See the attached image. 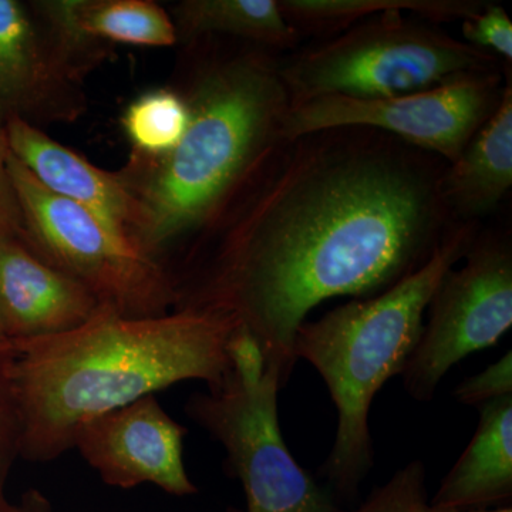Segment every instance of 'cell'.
Segmentation results:
<instances>
[{"mask_svg": "<svg viewBox=\"0 0 512 512\" xmlns=\"http://www.w3.org/2000/svg\"><path fill=\"white\" fill-rule=\"evenodd\" d=\"M224 384L188 400V416L220 441L232 474L241 481L247 512H336L328 488L313 480L286 447L279 426L281 376L266 366L247 329L238 326L228 345Z\"/></svg>", "mask_w": 512, "mask_h": 512, "instance_id": "obj_6", "label": "cell"}, {"mask_svg": "<svg viewBox=\"0 0 512 512\" xmlns=\"http://www.w3.org/2000/svg\"><path fill=\"white\" fill-rule=\"evenodd\" d=\"M439 160L370 128L286 141L211 232L210 252L177 282L175 309L237 320L286 386L309 312L339 296L387 291L456 225L441 198Z\"/></svg>", "mask_w": 512, "mask_h": 512, "instance_id": "obj_1", "label": "cell"}, {"mask_svg": "<svg viewBox=\"0 0 512 512\" xmlns=\"http://www.w3.org/2000/svg\"><path fill=\"white\" fill-rule=\"evenodd\" d=\"M298 35H338L373 15L402 10L426 22L473 18L488 5L483 0H278Z\"/></svg>", "mask_w": 512, "mask_h": 512, "instance_id": "obj_18", "label": "cell"}, {"mask_svg": "<svg viewBox=\"0 0 512 512\" xmlns=\"http://www.w3.org/2000/svg\"><path fill=\"white\" fill-rule=\"evenodd\" d=\"M100 305L89 288L28 245L0 242V326L9 343L79 328Z\"/></svg>", "mask_w": 512, "mask_h": 512, "instance_id": "obj_12", "label": "cell"}, {"mask_svg": "<svg viewBox=\"0 0 512 512\" xmlns=\"http://www.w3.org/2000/svg\"><path fill=\"white\" fill-rule=\"evenodd\" d=\"M477 238L474 222L454 225L429 261L392 288L353 299L296 330V360L311 363L338 412L332 450L320 467L336 494L352 498L375 461L369 414L377 392L402 375L424 328V315L443 276Z\"/></svg>", "mask_w": 512, "mask_h": 512, "instance_id": "obj_4", "label": "cell"}, {"mask_svg": "<svg viewBox=\"0 0 512 512\" xmlns=\"http://www.w3.org/2000/svg\"><path fill=\"white\" fill-rule=\"evenodd\" d=\"M424 512H512V508L501 507L495 508V510H488V508H480V510H458V508L434 507V505L427 504Z\"/></svg>", "mask_w": 512, "mask_h": 512, "instance_id": "obj_26", "label": "cell"}, {"mask_svg": "<svg viewBox=\"0 0 512 512\" xmlns=\"http://www.w3.org/2000/svg\"><path fill=\"white\" fill-rule=\"evenodd\" d=\"M512 187V87L505 84L493 116L447 164L440 191L453 221L476 222L497 210Z\"/></svg>", "mask_w": 512, "mask_h": 512, "instance_id": "obj_14", "label": "cell"}, {"mask_svg": "<svg viewBox=\"0 0 512 512\" xmlns=\"http://www.w3.org/2000/svg\"><path fill=\"white\" fill-rule=\"evenodd\" d=\"M426 468L414 460L400 468L386 484L376 487L359 507L336 512H424L427 507Z\"/></svg>", "mask_w": 512, "mask_h": 512, "instance_id": "obj_21", "label": "cell"}, {"mask_svg": "<svg viewBox=\"0 0 512 512\" xmlns=\"http://www.w3.org/2000/svg\"><path fill=\"white\" fill-rule=\"evenodd\" d=\"M9 154L5 130L0 124V242L19 241L32 249L18 194L10 177Z\"/></svg>", "mask_w": 512, "mask_h": 512, "instance_id": "obj_24", "label": "cell"}, {"mask_svg": "<svg viewBox=\"0 0 512 512\" xmlns=\"http://www.w3.org/2000/svg\"><path fill=\"white\" fill-rule=\"evenodd\" d=\"M13 350L0 343V511L8 507L6 483L20 457V420L12 377Z\"/></svg>", "mask_w": 512, "mask_h": 512, "instance_id": "obj_20", "label": "cell"}, {"mask_svg": "<svg viewBox=\"0 0 512 512\" xmlns=\"http://www.w3.org/2000/svg\"><path fill=\"white\" fill-rule=\"evenodd\" d=\"M84 110L83 79L42 20L30 5L0 0V124L10 117L72 123Z\"/></svg>", "mask_w": 512, "mask_h": 512, "instance_id": "obj_11", "label": "cell"}, {"mask_svg": "<svg viewBox=\"0 0 512 512\" xmlns=\"http://www.w3.org/2000/svg\"><path fill=\"white\" fill-rule=\"evenodd\" d=\"M190 123L163 157L121 171L136 198L131 239L148 255L217 229L284 146L291 97L265 49L202 64L183 93Z\"/></svg>", "mask_w": 512, "mask_h": 512, "instance_id": "obj_3", "label": "cell"}, {"mask_svg": "<svg viewBox=\"0 0 512 512\" xmlns=\"http://www.w3.org/2000/svg\"><path fill=\"white\" fill-rule=\"evenodd\" d=\"M0 343H9L8 340L5 339V335H3L2 326H0Z\"/></svg>", "mask_w": 512, "mask_h": 512, "instance_id": "obj_27", "label": "cell"}, {"mask_svg": "<svg viewBox=\"0 0 512 512\" xmlns=\"http://www.w3.org/2000/svg\"><path fill=\"white\" fill-rule=\"evenodd\" d=\"M187 429L170 416L156 396L84 424L74 446L111 487L153 484L175 497L197 493L184 463Z\"/></svg>", "mask_w": 512, "mask_h": 512, "instance_id": "obj_10", "label": "cell"}, {"mask_svg": "<svg viewBox=\"0 0 512 512\" xmlns=\"http://www.w3.org/2000/svg\"><path fill=\"white\" fill-rule=\"evenodd\" d=\"M238 326L207 309L137 318L100 305L79 328L10 343L20 457L56 460L84 424L174 384L202 380L218 389L229 375L228 345Z\"/></svg>", "mask_w": 512, "mask_h": 512, "instance_id": "obj_2", "label": "cell"}, {"mask_svg": "<svg viewBox=\"0 0 512 512\" xmlns=\"http://www.w3.org/2000/svg\"><path fill=\"white\" fill-rule=\"evenodd\" d=\"M414 18L389 10L279 62L291 104L323 96L389 99L458 74L500 70L497 57Z\"/></svg>", "mask_w": 512, "mask_h": 512, "instance_id": "obj_5", "label": "cell"}, {"mask_svg": "<svg viewBox=\"0 0 512 512\" xmlns=\"http://www.w3.org/2000/svg\"><path fill=\"white\" fill-rule=\"evenodd\" d=\"M478 410L476 433L441 481L434 507L480 510L512 498V396Z\"/></svg>", "mask_w": 512, "mask_h": 512, "instance_id": "obj_15", "label": "cell"}, {"mask_svg": "<svg viewBox=\"0 0 512 512\" xmlns=\"http://www.w3.org/2000/svg\"><path fill=\"white\" fill-rule=\"evenodd\" d=\"M463 259L437 286L429 320L402 373L404 389L419 402H430L451 367L493 348L512 326L510 241L477 235Z\"/></svg>", "mask_w": 512, "mask_h": 512, "instance_id": "obj_9", "label": "cell"}, {"mask_svg": "<svg viewBox=\"0 0 512 512\" xmlns=\"http://www.w3.org/2000/svg\"><path fill=\"white\" fill-rule=\"evenodd\" d=\"M463 42L481 52L512 62V22L504 8L488 3L480 13L463 22Z\"/></svg>", "mask_w": 512, "mask_h": 512, "instance_id": "obj_22", "label": "cell"}, {"mask_svg": "<svg viewBox=\"0 0 512 512\" xmlns=\"http://www.w3.org/2000/svg\"><path fill=\"white\" fill-rule=\"evenodd\" d=\"M503 89L500 70H491L458 74L423 92L389 99L316 97L291 104L282 134L292 141L335 128H370L451 164L493 116Z\"/></svg>", "mask_w": 512, "mask_h": 512, "instance_id": "obj_8", "label": "cell"}, {"mask_svg": "<svg viewBox=\"0 0 512 512\" xmlns=\"http://www.w3.org/2000/svg\"><path fill=\"white\" fill-rule=\"evenodd\" d=\"M0 512H53L49 500L40 493L32 490L23 495L18 504L9 503L8 507Z\"/></svg>", "mask_w": 512, "mask_h": 512, "instance_id": "obj_25", "label": "cell"}, {"mask_svg": "<svg viewBox=\"0 0 512 512\" xmlns=\"http://www.w3.org/2000/svg\"><path fill=\"white\" fill-rule=\"evenodd\" d=\"M168 13L178 42L229 36L265 50H289L301 40L285 19L278 0H183Z\"/></svg>", "mask_w": 512, "mask_h": 512, "instance_id": "obj_17", "label": "cell"}, {"mask_svg": "<svg viewBox=\"0 0 512 512\" xmlns=\"http://www.w3.org/2000/svg\"><path fill=\"white\" fill-rule=\"evenodd\" d=\"M3 130L10 153L37 183L64 200L82 205L107 227L131 239L136 198L123 173L97 168L20 117L6 120Z\"/></svg>", "mask_w": 512, "mask_h": 512, "instance_id": "obj_13", "label": "cell"}, {"mask_svg": "<svg viewBox=\"0 0 512 512\" xmlns=\"http://www.w3.org/2000/svg\"><path fill=\"white\" fill-rule=\"evenodd\" d=\"M9 171L40 258L89 288L101 305L127 316H157L178 305L177 278L160 259L103 224L89 210L37 183L9 154Z\"/></svg>", "mask_w": 512, "mask_h": 512, "instance_id": "obj_7", "label": "cell"}, {"mask_svg": "<svg viewBox=\"0 0 512 512\" xmlns=\"http://www.w3.org/2000/svg\"><path fill=\"white\" fill-rule=\"evenodd\" d=\"M190 110L183 93L156 89L128 104L121 127L137 156L158 158L170 153L184 137Z\"/></svg>", "mask_w": 512, "mask_h": 512, "instance_id": "obj_19", "label": "cell"}, {"mask_svg": "<svg viewBox=\"0 0 512 512\" xmlns=\"http://www.w3.org/2000/svg\"><path fill=\"white\" fill-rule=\"evenodd\" d=\"M512 396V352L477 375L467 377L454 390V397L464 406L480 407L485 403Z\"/></svg>", "mask_w": 512, "mask_h": 512, "instance_id": "obj_23", "label": "cell"}, {"mask_svg": "<svg viewBox=\"0 0 512 512\" xmlns=\"http://www.w3.org/2000/svg\"><path fill=\"white\" fill-rule=\"evenodd\" d=\"M30 6L47 25L80 39L110 46L178 43L170 13L151 0H40Z\"/></svg>", "mask_w": 512, "mask_h": 512, "instance_id": "obj_16", "label": "cell"}]
</instances>
